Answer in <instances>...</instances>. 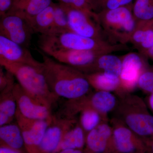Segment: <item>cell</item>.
Returning <instances> with one entry per match:
<instances>
[{
	"label": "cell",
	"instance_id": "6da1fadb",
	"mask_svg": "<svg viewBox=\"0 0 153 153\" xmlns=\"http://www.w3.org/2000/svg\"><path fill=\"white\" fill-rule=\"evenodd\" d=\"M39 52L43 59L42 72L50 90L57 96L75 99L90 92L91 86L84 73Z\"/></svg>",
	"mask_w": 153,
	"mask_h": 153
},
{
	"label": "cell",
	"instance_id": "7a4b0ae2",
	"mask_svg": "<svg viewBox=\"0 0 153 153\" xmlns=\"http://www.w3.org/2000/svg\"><path fill=\"white\" fill-rule=\"evenodd\" d=\"M38 45L40 49L48 47L96 51L104 54H111L127 49L126 45L114 44L106 40L83 37L71 31L41 35Z\"/></svg>",
	"mask_w": 153,
	"mask_h": 153
},
{
	"label": "cell",
	"instance_id": "3957f363",
	"mask_svg": "<svg viewBox=\"0 0 153 153\" xmlns=\"http://www.w3.org/2000/svg\"><path fill=\"white\" fill-rule=\"evenodd\" d=\"M0 65L14 75L25 90L50 109L60 98L50 90L42 68L3 60H0Z\"/></svg>",
	"mask_w": 153,
	"mask_h": 153
},
{
	"label": "cell",
	"instance_id": "277c9868",
	"mask_svg": "<svg viewBox=\"0 0 153 153\" xmlns=\"http://www.w3.org/2000/svg\"><path fill=\"white\" fill-rule=\"evenodd\" d=\"M115 109L117 118L143 139L153 136V115L142 99L130 94L120 97Z\"/></svg>",
	"mask_w": 153,
	"mask_h": 153
},
{
	"label": "cell",
	"instance_id": "5b68a950",
	"mask_svg": "<svg viewBox=\"0 0 153 153\" xmlns=\"http://www.w3.org/2000/svg\"><path fill=\"white\" fill-rule=\"evenodd\" d=\"M133 5L97 13L102 28L111 43L126 45L130 41L138 22L133 13Z\"/></svg>",
	"mask_w": 153,
	"mask_h": 153
},
{
	"label": "cell",
	"instance_id": "8992f818",
	"mask_svg": "<svg viewBox=\"0 0 153 153\" xmlns=\"http://www.w3.org/2000/svg\"><path fill=\"white\" fill-rule=\"evenodd\" d=\"M118 101L111 92L96 91L79 98L67 100L61 108L60 117L75 118L74 117L83 110L91 108L100 114L102 121L107 122L108 114L115 108Z\"/></svg>",
	"mask_w": 153,
	"mask_h": 153
},
{
	"label": "cell",
	"instance_id": "52a82bcc",
	"mask_svg": "<svg viewBox=\"0 0 153 153\" xmlns=\"http://www.w3.org/2000/svg\"><path fill=\"white\" fill-rule=\"evenodd\" d=\"M71 32L87 38L105 40L106 35L99 21L97 13L71 7L63 4Z\"/></svg>",
	"mask_w": 153,
	"mask_h": 153
},
{
	"label": "cell",
	"instance_id": "ba28073f",
	"mask_svg": "<svg viewBox=\"0 0 153 153\" xmlns=\"http://www.w3.org/2000/svg\"><path fill=\"white\" fill-rule=\"evenodd\" d=\"M145 57L140 53L131 52L121 58L122 68L116 91L120 96L130 94L138 86L140 76L148 67Z\"/></svg>",
	"mask_w": 153,
	"mask_h": 153
},
{
	"label": "cell",
	"instance_id": "9c48e42d",
	"mask_svg": "<svg viewBox=\"0 0 153 153\" xmlns=\"http://www.w3.org/2000/svg\"><path fill=\"white\" fill-rule=\"evenodd\" d=\"M34 31L29 22L22 15L13 13L2 17L0 22V36L28 48Z\"/></svg>",
	"mask_w": 153,
	"mask_h": 153
},
{
	"label": "cell",
	"instance_id": "30bf717a",
	"mask_svg": "<svg viewBox=\"0 0 153 153\" xmlns=\"http://www.w3.org/2000/svg\"><path fill=\"white\" fill-rule=\"evenodd\" d=\"M41 52L56 61L71 66L85 73L100 55L104 53L96 51L59 48H42Z\"/></svg>",
	"mask_w": 153,
	"mask_h": 153
},
{
	"label": "cell",
	"instance_id": "8fae6325",
	"mask_svg": "<svg viewBox=\"0 0 153 153\" xmlns=\"http://www.w3.org/2000/svg\"><path fill=\"white\" fill-rule=\"evenodd\" d=\"M112 124L113 145L116 153H147V147L142 138L117 118L113 119Z\"/></svg>",
	"mask_w": 153,
	"mask_h": 153
},
{
	"label": "cell",
	"instance_id": "7c38bea8",
	"mask_svg": "<svg viewBox=\"0 0 153 153\" xmlns=\"http://www.w3.org/2000/svg\"><path fill=\"white\" fill-rule=\"evenodd\" d=\"M15 119L22 131L27 150L30 153H39V145L52 119L45 120L28 118L23 116L18 109Z\"/></svg>",
	"mask_w": 153,
	"mask_h": 153
},
{
	"label": "cell",
	"instance_id": "4fadbf2b",
	"mask_svg": "<svg viewBox=\"0 0 153 153\" xmlns=\"http://www.w3.org/2000/svg\"><path fill=\"white\" fill-rule=\"evenodd\" d=\"M13 92L17 109L25 117L35 120H52L51 109L25 90L19 83H15Z\"/></svg>",
	"mask_w": 153,
	"mask_h": 153
},
{
	"label": "cell",
	"instance_id": "5bb4252c",
	"mask_svg": "<svg viewBox=\"0 0 153 153\" xmlns=\"http://www.w3.org/2000/svg\"><path fill=\"white\" fill-rule=\"evenodd\" d=\"M75 118L52 116L39 146V153H55L65 134L77 123Z\"/></svg>",
	"mask_w": 153,
	"mask_h": 153
},
{
	"label": "cell",
	"instance_id": "9a60e30c",
	"mask_svg": "<svg viewBox=\"0 0 153 153\" xmlns=\"http://www.w3.org/2000/svg\"><path fill=\"white\" fill-rule=\"evenodd\" d=\"M112 128L102 121L85 136L88 153H116L112 143Z\"/></svg>",
	"mask_w": 153,
	"mask_h": 153
},
{
	"label": "cell",
	"instance_id": "2e32d148",
	"mask_svg": "<svg viewBox=\"0 0 153 153\" xmlns=\"http://www.w3.org/2000/svg\"><path fill=\"white\" fill-rule=\"evenodd\" d=\"M0 60L27 64L42 68V62L36 60L28 48L0 36Z\"/></svg>",
	"mask_w": 153,
	"mask_h": 153
},
{
	"label": "cell",
	"instance_id": "e0dca14e",
	"mask_svg": "<svg viewBox=\"0 0 153 153\" xmlns=\"http://www.w3.org/2000/svg\"><path fill=\"white\" fill-rule=\"evenodd\" d=\"M130 42L143 55L153 47V19L138 21Z\"/></svg>",
	"mask_w": 153,
	"mask_h": 153
},
{
	"label": "cell",
	"instance_id": "ac0fdd59",
	"mask_svg": "<svg viewBox=\"0 0 153 153\" xmlns=\"http://www.w3.org/2000/svg\"><path fill=\"white\" fill-rule=\"evenodd\" d=\"M122 68L121 58L111 54L100 55L84 74L102 72L119 77Z\"/></svg>",
	"mask_w": 153,
	"mask_h": 153
},
{
	"label": "cell",
	"instance_id": "d6986e66",
	"mask_svg": "<svg viewBox=\"0 0 153 153\" xmlns=\"http://www.w3.org/2000/svg\"><path fill=\"white\" fill-rule=\"evenodd\" d=\"M1 146L22 152L25 145L22 131L17 124H8L0 127Z\"/></svg>",
	"mask_w": 153,
	"mask_h": 153
},
{
	"label": "cell",
	"instance_id": "ffe728a7",
	"mask_svg": "<svg viewBox=\"0 0 153 153\" xmlns=\"http://www.w3.org/2000/svg\"><path fill=\"white\" fill-rule=\"evenodd\" d=\"M85 74L91 86L96 91H116L119 86V77L113 74L102 72Z\"/></svg>",
	"mask_w": 153,
	"mask_h": 153
},
{
	"label": "cell",
	"instance_id": "44dd1931",
	"mask_svg": "<svg viewBox=\"0 0 153 153\" xmlns=\"http://www.w3.org/2000/svg\"><path fill=\"white\" fill-rule=\"evenodd\" d=\"M54 6L51 5L28 21L34 33L48 35L54 32Z\"/></svg>",
	"mask_w": 153,
	"mask_h": 153
},
{
	"label": "cell",
	"instance_id": "7402d4cb",
	"mask_svg": "<svg viewBox=\"0 0 153 153\" xmlns=\"http://www.w3.org/2000/svg\"><path fill=\"white\" fill-rule=\"evenodd\" d=\"M13 89L1 91L0 94V126L11 123L16 117L17 104Z\"/></svg>",
	"mask_w": 153,
	"mask_h": 153
},
{
	"label": "cell",
	"instance_id": "603a6c76",
	"mask_svg": "<svg viewBox=\"0 0 153 153\" xmlns=\"http://www.w3.org/2000/svg\"><path fill=\"white\" fill-rule=\"evenodd\" d=\"M85 143V134L77 123L64 135L55 153L68 149L82 150Z\"/></svg>",
	"mask_w": 153,
	"mask_h": 153
},
{
	"label": "cell",
	"instance_id": "cb8c5ba5",
	"mask_svg": "<svg viewBox=\"0 0 153 153\" xmlns=\"http://www.w3.org/2000/svg\"><path fill=\"white\" fill-rule=\"evenodd\" d=\"M51 5V0H23L19 3V10L15 13L20 14L29 21Z\"/></svg>",
	"mask_w": 153,
	"mask_h": 153
},
{
	"label": "cell",
	"instance_id": "d4e9b609",
	"mask_svg": "<svg viewBox=\"0 0 153 153\" xmlns=\"http://www.w3.org/2000/svg\"><path fill=\"white\" fill-rule=\"evenodd\" d=\"M80 113L79 124L85 136L102 121L101 116L94 110L87 108L83 110Z\"/></svg>",
	"mask_w": 153,
	"mask_h": 153
},
{
	"label": "cell",
	"instance_id": "484cf974",
	"mask_svg": "<svg viewBox=\"0 0 153 153\" xmlns=\"http://www.w3.org/2000/svg\"><path fill=\"white\" fill-rule=\"evenodd\" d=\"M133 13L137 21L153 19V0H136L133 5Z\"/></svg>",
	"mask_w": 153,
	"mask_h": 153
},
{
	"label": "cell",
	"instance_id": "4316f807",
	"mask_svg": "<svg viewBox=\"0 0 153 153\" xmlns=\"http://www.w3.org/2000/svg\"><path fill=\"white\" fill-rule=\"evenodd\" d=\"M54 32L53 33L71 31L69 29L67 14L62 5L54 6Z\"/></svg>",
	"mask_w": 153,
	"mask_h": 153
},
{
	"label": "cell",
	"instance_id": "83f0119b",
	"mask_svg": "<svg viewBox=\"0 0 153 153\" xmlns=\"http://www.w3.org/2000/svg\"><path fill=\"white\" fill-rule=\"evenodd\" d=\"M133 0H93L94 7L99 9V12L114 9L132 4Z\"/></svg>",
	"mask_w": 153,
	"mask_h": 153
},
{
	"label": "cell",
	"instance_id": "f1b7e54d",
	"mask_svg": "<svg viewBox=\"0 0 153 153\" xmlns=\"http://www.w3.org/2000/svg\"><path fill=\"white\" fill-rule=\"evenodd\" d=\"M138 86L145 92L153 93V66L148 67L142 74Z\"/></svg>",
	"mask_w": 153,
	"mask_h": 153
},
{
	"label": "cell",
	"instance_id": "f546056e",
	"mask_svg": "<svg viewBox=\"0 0 153 153\" xmlns=\"http://www.w3.org/2000/svg\"><path fill=\"white\" fill-rule=\"evenodd\" d=\"M3 67L1 66L0 68V91L6 89H12L13 88L15 82V76L12 73L3 70Z\"/></svg>",
	"mask_w": 153,
	"mask_h": 153
},
{
	"label": "cell",
	"instance_id": "4dcf8cb0",
	"mask_svg": "<svg viewBox=\"0 0 153 153\" xmlns=\"http://www.w3.org/2000/svg\"><path fill=\"white\" fill-rule=\"evenodd\" d=\"M63 4L83 10L92 11L93 3L90 0H60Z\"/></svg>",
	"mask_w": 153,
	"mask_h": 153
},
{
	"label": "cell",
	"instance_id": "1f68e13d",
	"mask_svg": "<svg viewBox=\"0 0 153 153\" xmlns=\"http://www.w3.org/2000/svg\"><path fill=\"white\" fill-rule=\"evenodd\" d=\"M11 4V0H0V12L2 17L5 16V13L10 7Z\"/></svg>",
	"mask_w": 153,
	"mask_h": 153
},
{
	"label": "cell",
	"instance_id": "d6a6232c",
	"mask_svg": "<svg viewBox=\"0 0 153 153\" xmlns=\"http://www.w3.org/2000/svg\"><path fill=\"white\" fill-rule=\"evenodd\" d=\"M147 147V153H153V136L149 138L144 140Z\"/></svg>",
	"mask_w": 153,
	"mask_h": 153
},
{
	"label": "cell",
	"instance_id": "836d02e7",
	"mask_svg": "<svg viewBox=\"0 0 153 153\" xmlns=\"http://www.w3.org/2000/svg\"><path fill=\"white\" fill-rule=\"evenodd\" d=\"M0 153H23V152L21 151L11 149L6 146H1Z\"/></svg>",
	"mask_w": 153,
	"mask_h": 153
},
{
	"label": "cell",
	"instance_id": "e575fe53",
	"mask_svg": "<svg viewBox=\"0 0 153 153\" xmlns=\"http://www.w3.org/2000/svg\"><path fill=\"white\" fill-rule=\"evenodd\" d=\"M147 104L148 108L150 109L153 114V93L149 94L147 99Z\"/></svg>",
	"mask_w": 153,
	"mask_h": 153
},
{
	"label": "cell",
	"instance_id": "d590c367",
	"mask_svg": "<svg viewBox=\"0 0 153 153\" xmlns=\"http://www.w3.org/2000/svg\"><path fill=\"white\" fill-rule=\"evenodd\" d=\"M57 153H84L82 150L80 149H64L60 151Z\"/></svg>",
	"mask_w": 153,
	"mask_h": 153
},
{
	"label": "cell",
	"instance_id": "8d00e7d4",
	"mask_svg": "<svg viewBox=\"0 0 153 153\" xmlns=\"http://www.w3.org/2000/svg\"><path fill=\"white\" fill-rule=\"evenodd\" d=\"M143 56L146 57H149V58H150L152 60H153V47L149 49L145 53Z\"/></svg>",
	"mask_w": 153,
	"mask_h": 153
},
{
	"label": "cell",
	"instance_id": "74e56055",
	"mask_svg": "<svg viewBox=\"0 0 153 153\" xmlns=\"http://www.w3.org/2000/svg\"></svg>",
	"mask_w": 153,
	"mask_h": 153
}]
</instances>
